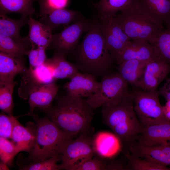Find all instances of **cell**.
I'll return each mask as SVG.
<instances>
[{
    "instance_id": "obj_1",
    "label": "cell",
    "mask_w": 170,
    "mask_h": 170,
    "mask_svg": "<svg viewBox=\"0 0 170 170\" xmlns=\"http://www.w3.org/2000/svg\"><path fill=\"white\" fill-rule=\"evenodd\" d=\"M73 53L75 64L79 70L96 78L110 73L115 61L106 47L98 19L92 22L82 41Z\"/></svg>"
},
{
    "instance_id": "obj_2",
    "label": "cell",
    "mask_w": 170,
    "mask_h": 170,
    "mask_svg": "<svg viewBox=\"0 0 170 170\" xmlns=\"http://www.w3.org/2000/svg\"><path fill=\"white\" fill-rule=\"evenodd\" d=\"M94 109L86 100L66 94L59 99L54 106L44 111L60 128L74 137L88 131Z\"/></svg>"
},
{
    "instance_id": "obj_3",
    "label": "cell",
    "mask_w": 170,
    "mask_h": 170,
    "mask_svg": "<svg viewBox=\"0 0 170 170\" xmlns=\"http://www.w3.org/2000/svg\"><path fill=\"white\" fill-rule=\"evenodd\" d=\"M103 120L120 141L128 146L135 141L144 128L135 112L131 92L125 96L118 103L103 106Z\"/></svg>"
},
{
    "instance_id": "obj_4",
    "label": "cell",
    "mask_w": 170,
    "mask_h": 170,
    "mask_svg": "<svg viewBox=\"0 0 170 170\" xmlns=\"http://www.w3.org/2000/svg\"><path fill=\"white\" fill-rule=\"evenodd\" d=\"M36 125L34 145L29 152L27 162L44 161L54 156L62 155L67 143L73 136L60 128L48 117L39 118L31 113Z\"/></svg>"
},
{
    "instance_id": "obj_5",
    "label": "cell",
    "mask_w": 170,
    "mask_h": 170,
    "mask_svg": "<svg viewBox=\"0 0 170 170\" xmlns=\"http://www.w3.org/2000/svg\"><path fill=\"white\" fill-rule=\"evenodd\" d=\"M114 17L116 22L132 40L144 39L152 44L165 29L163 25L144 12L138 0H133Z\"/></svg>"
},
{
    "instance_id": "obj_6",
    "label": "cell",
    "mask_w": 170,
    "mask_h": 170,
    "mask_svg": "<svg viewBox=\"0 0 170 170\" xmlns=\"http://www.w3.org/2000/svg\"><path fill=\"white\" fill-rule=\"evenodd\" d=\"M135 88L131 91L134 109L144 128L170 121L160 104L157 90L147 91Z\"/></svg>"
},
{
    "instance_id": "obj_7",
    "label": "cell",
    "mask_w": 170,
    "mask_h": 170,
    "mask_svg": "<svg viewBox=\"0 0 170 170\" xmlns=\"http://www.w3.org/2000/svg\"><path fill=\"white\" fill-rule=\"evenodd\" d=\"M128 83L117 72L103 76L97 91L86 101L93 109L116 104L130 91Z\"/></svg>"
},
{
    "instance_id": "obj_8",
    "label": "cell",
    "mask_w": 170,
    "mask_h": 170,
    "mask_svg": "<svg viewBox=\"0 0 170 170\" xmlns=\"http://www.w3.org/2000/svg\"><path fill=\"white\" fill-rule=\"evenodd\" d=\"M87 131L81 133L76 139H71L66 144L62 154L61 169L73 170L74 167L93 157L95 153L92 139Z\"/></svg>"
},
{
    "instance_id": "obj_9",
    "label": "cell",
    "mask_w": 170,
    "mask_h": 170,
    "mask_svg": "<svg viewBox=\"0 0 170 170\" xmlns=\"http://www.w3.org/2000/svg\"><path fill=\"white\" fill-rule=\"evenodd\" d=\"M92 22L80 17L71 25L53 36L52 41L47 49H54L65 56L73 52L82 34L89 29Z\"/></svg>"
},
{
    "instance_id": "obj_10",
    "label": "cell",
    "mask_w": 170,
    "mask_h": 170,
    "mask_svg": "<svg viewBox=\"0 0 170 170\" xmlns=\"http://www.w3.org/2000/svg\"><path fill=\"white\" fill-rule=\"evenodd\" d=\"M128 147L133 155L159 165L170 166V145L147 146L134 141Z\"/></svg>"
},
{
    "instance_id": "obj_11",
    "label": "cell",
    "mask_w": 170,
    "mask_h": 170,
    "mask_svg": "<svg viewBox=\"0 0 170 170\" xmlns=\"http://www.w3.org/2000/svg\"><path fill=\"white\" fill-rule=\"evenodd\" d=\"M159 58L150 43L145 40L139 39L129 41L116 59V62L118 65L132 59L149 62Z\"/></svg>"
},
{
    "instance_id": "obj_12",
    "label": "cell",
    "mask_w": 170,
    "mask_h": 170,
    "mask_svg": "<svg viewBox=\"0 0 170 170\" xmlns=\"http://www.w3.org/2000/svg\"><path fill=\"white\" fill-rule=\"evenodd\" d=\"M40 4L39 21L49 26L52 30L61 25H67L75 21L80 17L76 11L65 8L55 9L47 5L43 0H37Z\"/></svg>"
},
{
    "instance_id": "obj_13",
    "label": "cell",
    "mask_w": 170,
    "mask_h": 170,
    "mask_svg": "<svg viewBox=\"0 0 170 170\" xmlns=\"http://www.w3.org/2000/svg\"><path fill=\"white\" fill-rule=\"evenodd\" d=\"M170 72V64L159 58L147 64L139 88L151 91L157 90L160 84Z\"/></svg>"
},
{
    "instance_id": "obj_14",
    "label": "cell",
    "mask_w": 170,
    "mask_h": 170,
    "mask_svg": "<svg viewBox=\"0 0 170 170\" xmlns=\"http://www.w3.org/2000/svg\"><path fill=\"white\" fill-rule=\"evenodd\" d=\"M63 86L67 95L80 98L89 97L98 89L100 82L93 75L77 72Z\"/></svg>"
},
{
    "instance_id": "obj_15",
    "label": "cell",
    "mask_w": 170,
    "mask_h": 170,
    "mask_svg": "<svg viewBox=\"0 0 170 170\" xmlns=\"http://www.w3.org/2000/svg\"><path fill=\"white\" fill-rule=\"evenodd\" d=\"M59 87L54 82L36 86L31 89L29 93L28 103L30 113L36 107L45 110L51 107Z\"/></svg>"
},
{
    "instance_id": "obj_16",
    "label": "cell",
    "mask_w": 170,
    "mask_h": 170,
    "mask_svg": "<svg viewBox=\"0 0 170 170\" xmlns=\"http://www.w3.org/2000/svg\"><path fill=\"white\" fill-rule=\"evenodd\" d=\"M13 128L11 139L15 143L19 152H29L33 147L36 140V124L29 122L26 127L22 125L13 116Z\"/></svg>"
},
{
    "instance_id": "obj_17",
    "label": "cell",
    "mask_w": 170,
    "mask_h": 170,
    "mask_svg": "<svg viewBox=\"0 0 170 170\" xmlns=\"http://www.w3.org/2000/svg\"><path fill=\"white\" fill-rule=\"evenodd\" d=\"M135 141L147 146L170 145V121L144 128Z\"/></svg>"
},
{
    "instance_id": "obj_18",
    "label": "cell",
    "mask_w": 170,
    "mask_h": 170,
    "mask_svg": "<svg viewBox=\"0 0 170 170\" xmlns=\"http://www.w3.org/2000/svg\"><path fill=\"white\" fill-rule=\"evenodd\" d=\"M27 24L29 27L28 35L23 37V40L31 47L33 45L48 48L52 41V30L48 26L29 17Z\"/></svg>"
},
{
    "instance_id": "obj_19",
    "label": "cell",
    "mask_w": 170,
    "mask_h": 170,
    "mask_svg": "<svg viewBox=\"0 0 170 170\" xmlns=\"http://www.w3.org/2000/svg\"><path fill=\"white\" fill-rule=\"evenodd\" d=\"M143 10L159 23L170 25V0H138Z\"/></svg>"
},
{
    "instance_id": "obj_20",
    "label": "cell",
    "mask_w": 170,
    "mask_h": 170,
    "mask_svg": "<svg viewBox=\"0 0 170 170\" xmlns=\"http://www.w3.org/2000/svg\"><path fill=\"white\" fill-rule=\"evenodd\" d=\"M119 141L115 134L105 132H99L92 139L95 153L104 158L112 156L120 149Z\"/></svg>"
},
{
    "instance_id": "obj_21",
    "label": "cell",
    "mask_w": 170,
    "mask_h": 170,
    "mask_svg": "<svg viewBox=\"0 0 170 170\" xmlns=\"http://www.w3.org/2000/svg\"><path fill=\"white\" fill-rule=\"evenodd\" d=\"M27 70L22 58L14 57L0 52V81L13 82L17 75L24 73Z\"/></svg>"
},
{
    "instance_id": "obj_22",
    "label": "cell",
    "mask_w": 170,
    "mask_h": 170,
    "mask_svg": "<svg viewBox=\"0 0 170 170\" xmlns=\"http://www.w3.org/2000/svg\"><path fill=\"white\" fill-rule=\"evenodd\" d=\"M148 62L132 59L118 65V72L128 83L139 88Z\"/></svg>"
},
{
    "instance_id": "obj_23",
    "label": "cell",
    "mask_w": 170,
    "mask_h": 170,
    "mask_svg": "<svg viewBox=\"0 0 170 170\" xmlns=\"http://www.w3.org/2000/svg\"><path fill=\"white\" fill-rule=\"evenodd\" d=\"M44 63L52 70L55 79H70L79 72L76 65L68 61L66 56L60 52L55 51L52 57L47 59Z\"/></svg>"
},
{
    "instance_id": "obj_24",
    "label": "cell",
    "mask_w": 170,
    "mask_h": 170,
    "mask_svg": "<svg viewBox=\"0 0 170 170\" xmlns=\"http://www.w3.org/2000/svg\"><path fill=\"white\" fill-rule=\"evenodd\" d=\"M0 33L17 41L25 42L20 35V31L22 26L27 24L29 17L21 15L20 19L14 20L6 15L0 14Z\"/></svg>"
},
{
    "instance_id": "obj_25",
    "label": "cell",
    "mask_w": 170,
    "mask_h": 170,
    "mask_svg": "<svg viewBox=\"0 0 170 170\" xmlns=\"http://www.w3.org/2000/svg\"><path fill=\"white\" fill-rule=\"evenodd\" d=\"M37 0H0V14L17 13L26 17L35 13L33 2Z\"/></svg>"
},
{
    "instance_id": "obj_26",
    "label": "cell",
    "mask_w": 170,
    "mask_h": 170,
    "mask_svg": "<svg viewBox=\"0 0 170 170\" xmlns=\"http://www.w3.org/2000/svg\"><path fill=\"white\" fill-rule=\"evenodd\" d=\"M29 82V88L54 82L52 70L45 63L35 68H29L25 72Z\"/></svg>"
},
{
    "instance_id": "obj_27",
    "label": "cell",
    "mask_w": 170,
    "mask_h": 170,
    "mask_svg": "<svg viewBox=\"0 0 170 170\" xmlns=\"http://www.w3.org/2000/svg\"><path fill=\"white\" fill-rule=\"evenodd\" d=\"M29 47L25 42H19L0 33V51L12 56L23 58Z\"/></svg>"
},
{
    "instance_id": "obj_28",
    "label": "cell",
    "mask_w": 170,
    "mask_h": 170,
    "mask_svg": "<svg viewBox=\"0 0 170 170\" xmlns=\"http://www.w3.org/2000/svg\"><path fill=\"white\" fill-rule=\"evenodd\" d=\"M16 82H8L0 81V108L3 112L13 115L14 104L13 94Z\"/></svg>"
},
{
    "instance_id": "obj_29",
    "label": "cell",
    "mask_w": 170,
    "mask_h": 170,
    "mask_svg": "<svg viewBox=\"0 0 170 170\" xmlns=\"http://www.w3.org/2000/svg\"><path fill=\"white\" fill-rule=\"evenodd\" d=\"M133 0H99L94 4L99 15H116L129 5Z\"/></svg>"
},
{
    "instance_id": "obj_30",
    "label": "cell",
    "mask_w": 170,
    "mask_h": 170,
    "mask_svg": "<svg viewBox=\"0 0 170 170\" xmlns=\"http://www.w3.org/2000/svg\"><path fill=\"white\" fill-rule=\"evenodd\" d=\"M151 45L159 57L170 64V25Z\"/></svg>"
},
{
    "instance_id": "obj_31",
    "label": "cell",
    "mask_w": 170,
    "mask_h": 170,
    "mask_svg": "<svg viewBox=\"0 0 170 170\" xmlns=\"http://www.w3.org/2000/svg\"><path fill=\"white\" fill-rule=\"evenodd\" d=\"M128 163L126 170H170V168L162 166L130 153L127 154Z\"/></svg>"
},
{
    "instance_id": "obj_32",
    "label": "cell",
    "mask_w": 170,
    "mask_h": 170,
    "mask_svg": "<svg viewBox=\"0 0 170 170\" xmlns=\"http://www.w3.org/2000/svg\"><path fill=\"white\" fill-rule=\"evenodd\" d=\"M62 155L54 156L44 161L30 162L21 167L23 170H58L61 169L57 162L61 160Z\"/></svg>"
},
{
    "instance_id": "obj_33",
    "label": "cell",
    "mask_w": 170,
    "mask_h": 170,
    "mask_svg": "<svg viewBox=\"0 0 170 170\" xmlns=\"http://www.w3.org/2000/svg\"><path fill=\"white\" fill-rule=\"evenodd\" d=\"M19 152L13 141L7 139L0 137V157L1 161L7 165L11 164L12 160Z\"/></svg>"
},
{
    "instance_id": "obj_34",
    "label": "cell",
    "mask_w": 170,
    "mask_h": 170,
    "mask_svg": "<svg viewBox=\"0 0 170 170\" xmlns=\"http://www.w3.org/2000/svg\"><path fill=\"white\" fill-rule=\"evenodd\" d=\"M47 49L45 47L33 45L31 49L26 51L25 54L28 57L29 68H34L44 63L47 59L46 53Z\"/></svg>"
},
{
    "instance_id": "obj_35",
    "label": "cell",
    "mask_w": 170,
    "mask_h": 170,
    "mask_svg": "<svg viewBox=\"0 0 170 170\" xmlns=\"http://www.w3.org/2000/svg\"><path fill=\"white\" fill-rule=\"evenodd\" d=\"M13 116L2 112L0 114V137L11 138L13 128Z\"/></svg>"
},
{
    "instance_id": "obj_36",
    "label": "cell",
    "mask_w": 170,
    "mask_h": 170,
    "mask_svg": "<svg viewBox=\"0 0 170 170\" xmlns=\"http://www.w3.org/2000/svg\"><path fill=\"white\" fill-rule=\"evenodd\" d=\"M107 164L97 158H92L75 167L73 170H105Z\"/></svg>"
},
{
    "instance_id": "obj_37",
    "label": "cell",
    "mask_w": 170,
    "mask_h": 170,
    "mask_svg": "<svg viewBox=\"0 0 170 170\" xmlns=\"http://www.w3.org/2000/svg\"><path fill=\"white\" fill-rule=\"evenodd\" d=\"M158 90L159 95L167 101H170V77L167 79L163 85Z\"/></svg>"
},
{
    "instance_id": "obj_38",
    "label": "cell",
    "mask_w": 170,
    "mask_h": 170,
    "mask_svg": "<svg viewBox=\"0 0 170 170\" xmlns=\"http://www.w3.org/2000/svg\"><path fill=\"white\" fill-rule=\"evenodd\" d=\"M48 6L55 9L65 8L69 0H43Z\"/></svg>"
},
{
    "instance_id": "obj_39",
    "label": "cell",
    "mask_w": 170,
    "mask_h": 170,
    "mask_svg": "<svg viewBox=\"0 0 170 170\" xmlns=\"http://www.w3.org/2000/svg\"><path fill=\"white\" fill-rule=\"evenodd\" d=\"M106 170H126V166H124L122 164L116 162H112L107 164Z\"/></svg>"
},
{
    "instance_id": "obj_40",
    "label": "cell",
    "mask_w": 170,
    "mask_h": 170,
    "mask_svg": "<svg viewBox=\"0 0 170 170\" xmlns=\"http://www.w3.org/2000/svg\"><path fill=\"white\" fill-rule=\"evenodd\" d=\"M163 107L166 116L170 120V101H167L166 105Z\"/></svg>"
},
{
    "instance_id": "obj_41",
    "label": "cell",
    "mask_w": 170,
    "mask_h": 170,
    "mask_svg": "<svg viewBox=\"0 0 170 170\" xmlns=\"http://www.w3.org/2000/svg\"><path fill=\"white\" fill-rule=\"evenodd\" d=\"M7 165L6 163L1 161L0 164V170H8Z\"/></svg>"
}]
</instances>
